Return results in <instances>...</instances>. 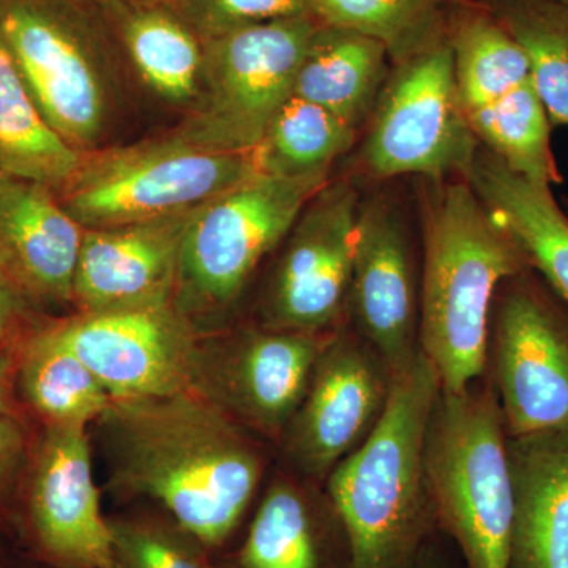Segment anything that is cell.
<instances>
[{
    "label": "cell",
    "mask_w": 568,
    "mask_h": 568,
    "mask_svg": "<svg viewBox=\"0 0 568 568\" xmlns=\"http://www.w3.org/2000/svg\"><path fill=\"white\" fill-rule=\"evenodd\" d=\"M111 484L162 504L204 548L222 545L252 503L263 462L237 420L197 388L112 399L99 418Z\"/></svg>",
    "instance_id": "1"
},
{
    "label": "cell",
    "mask_w": 568,
    "mask_h": 568,
    "mask_svg": "<svg viewBox=\"0 0 568 568\" xmlns=\"http://www.w3.org/2000/svg\"><path fill=\"white\" fill-rule=\"evenodd\" d=\"M422 231L418 347L440 390L459 394L484 375L500 284L529 268L503 223L466 179L418 181Z\"/></svg>",
    "instance_id": "2"
},
{
    "label": "cell",
    "mask_w": 568,
    "mask_h": 568,
    "mask_svg": "<svg viewBox=\"0 0 568 568\" xmlns=\"http://www.w3.org/2000/svg\"><path fill=\"white\" fill-rule=\"evenodd\" d=\"M440 392L420 347L392 373L386 407L361 446L328 474L351 568H405L424 529L425 440Z\"/></svg>",
    "instance_id": "3"
},
{
    "label": "cell",
    "mask_w": 568,
    "mask_h": 568,
    "mask_svg": "<svg viewBox=\"0 0 568 568\" xmlns=\"http://www.w3.org/2000/svg\"><path fill=\"white\" fill-rule=\"evenodd\" d=\"M0 40L51 129L78 152L102 148L126 63L103 0H0Z\"/></svg>",
    "instance_id": "4"
},
{
    "label": "cell",
    "mask_w": 568,
    "mask_h": 568,
    "mask_svg": "<svg viewBox=\"0 0 568 568\" xmlns=\"http://www.w3.org/2000/svg\"><path fill=\"white\" fill-rule=\"evenodd\" d=\"M495 386L439 392L425 440V488L469 568H508L514 484Z\"/></svg>",
    "instance_id": "5"
},
{
    "label": "cell",
    "mask_w": 568,
    "mask_h": 568,
    "mask_svg": "<svg viewBox=\"0 0 568 568\" xmlns=\"http://www.w3.org/2000/svg\"><path fill=\"white\" fill-rule=\"evenodd\" d=\"M254 174L252 153L209 151L170 132L82 153L58 196L82 230H103L194 211Z\"/></svg>",
    "instance_id": "6"
},
{
    "label": "cell",
    "mask_w": 568,
    "mask_h": 568,
    "mask_svg": "<svg viewBox=\"0 0 568 568\" xmlns=\"http://www.w3.org/2000/svg\"><path fill=\"white\" fill-rule=\"evenodd\" d=\"M328 179L254 174L194 212L183 234L174 304L194 325L222 315Z\"/></svg>",
    "instance_id": "7"
},
{
    "label": "cell",
    "mask_w": 568,
    "mask_h": 568,
    "mask_svg": "<svg viewBox=\"0 0 568 568\" xmlns=\"http://www.w3.org/2000/svg\"><path fill=\"white\" fill-rule=\"evenodd\" d=\"M478 142L459 104L447 39L392 65L355 156V182L466 179Z\"/></svg>",
    "instance_id": "8"
},
{
    "label": "cell",
    "mask_w": 568,
    "mask_h": 568,
    "mask_svg": "<svg viewBox=\"0 0 568 568\" xmlns=\"http://www.w3.org/2000/svg\"><path fill=\"white\" fill-rule=\"evenodd\" d=\"M316 26L312 17L291 18L203 41L200 93L175 136L209 151L252 153L293 95Z\"/></svg>",
    "instance_id": "9"
},
{
    "label": "cell",
    "mask_w": 568,
    "mask_h": 568,
    "mask_svg": "<svg viewBox=\"0 0 568 568\" xmlns=\"http://www.w3.org/2000/svg\"><path fill=\"white\" fill-rule=\"evenodd\" d=\"M489 353L507 436L568 433V305L530 267L497 291Z\"/></svg>",
    "instance_id": "10"
},
{
    "label": "cell",
    "mask_w": 568,
    "mask_h": 568,
    "mask_svg": "<svg viewBox=\"0 0 568 568\" xmlns=\"http://www.w3.org/2000/svg\"><path fill=\"white\" fill-rule=\"evenodd\" d=\"M361 203L351 178L328 181L308 201L265 290L264 328L321 335L339 323L349 301Z\"/></svg>",
    "instance_id": "11"
},
{
    "label": "cell",
    "mask_w": 568,
    "mask_h": 568,
    "mask_svg": "<svg viewBox=\"0 0 568 568\" xmlns=\"http://www.w3.org/2000/svg\"><path fill=\"white\" fill-rule=\"evenodd\" d=\"M112 399L149 398L196 387V325L174 301L78 313L52 325Z\"/></svg>",
    "instance_id": "12"
},
{
    "label": "cell",
    "mask_w": 568,
    "mask_h": 568,
    "mask_svg": "<svg viewBox=\"0 0 568 568\" xmlns=\"http://www.w3.org/2000/svg\"><path fill=\"white\" fill-rule=\"evenodd\" d=\"M409 226L405 203L392 190L362 200L347 310L390 373L418 351L420 276Z\"/></svg>",
    "instance_id": "13"
},
{
    "label": "cell",
    "mask_w": 568,
    "mask_h": 568,
    "mask_svg": "<svg viewBox=\"0 0 568 568\" xmlns=\"http://www.w3.org/2000/svg\"><path fill=\"white\" fill-rule=\"evenodd\" d=\"M390 381V369L364 338L332 336L287 425L291 458L312 476H328L375 428Z\"/></svg>",
    "instance_id": "14"
},
{
    "label": "cell",
    "mask_w": 568,
    "mask_h": 568,
    "mask_svg": "<svg viewBox=\"0 0 568 568\" xmlns=\"http://www.w3.org/2000/svg\"><path fill=\"white\" fill-rule=\"evenodd\" d=\"M325 343L321 335L245 332L215 351L201 347L194 388L235 420L267 435L286 432Z\"/></svg>",
    "instance_id": "15"
},
{
    "label": "cell",
    "mask_w": 568,
    "mask_h": 568,
    "mask_svg": "<svg viewBox=\"0 0 568 568\" xmlns=\"http://www.w3.org/2000/svg\"><path fill=\"white\" fill-rule=\"evenodd\" d=\"M29 514L40 548L55 566L115 568L88 426L48 425L33 467Z\"/></svg>",
    "instance_id": "16"
},
{
    "label": "cell",
    "mask_w": 568,
    "mask_h": 568,
    "mask_svg": "<svg viewBox=\"0 0 568 568\" xmlns=\"http://www.w3.org/2000/svg\"><path fill=\"white\" fill-rule=\"evenodd\" d=\"M197 209L84 230L71 304L85 313L174 301L183 234Z\"/></svg>",
    "instance_id": "17"
},
{
    "label": "cell",
    "mask_w": 568,
    "mask_h": 568,
    "mask_svg": "<svg viewBox=\"0 0 568 568\" xmlns=\"http://www.w3.org/2000/svg\"><path fill=\"white\" fill-rule=\"evenodd\" d=\"M82 235L51 186L0 173V272L22 294L69 304Z\"/></svg>",
    "instance_id": "18"
},
{
    "label": "cell",
    "mask_w": 568,
    "mask_h": 568,
    "mask_svg": "<svg viewBox=\"0 0 568 568\" xmlns=\"http://www.w3.org/2000/svg\"><path fill=\"white\" fill-rule=\"evenodd\" d=\"M514 484L508 568H568V433L507 437Z\"/></svg>",
    "instance_id": "19"
},
{
    "label": "cell",
    "mask_w": 568,
    "mask_h": 568,
    "mask_svg": "<svg viewBox=\"0 0 568 568\" xmlns=\"http://www.w3.org/2000/svg\"><path fill=\"white\" fill-rule=\"evenodd\" d=\"M466 181L515 239L529 267L568 305V215L551 186L514 173L480 144Z\"/></svg>",
    "instance_id": "20"
},
{
    "label": "cell",
    "mask_w": 568,
    "mask_h": 568,
    "mask_svg": "<svg viewBox=\"0 0 568 568\" xmlns=\"http://www.w3.org/2000/svg\"><path fill=\"white\" fill-rule=\"evenodd\" d=\"M123 58L149 91L189 110L203 74L204 44L168 0L125 3L103 0Z\"/></svg>",
    "instance_id": "21"
},
{
    "label": "cell",
    "mask_w": 568,
    "mask_h": 568,
    "mask_svg": "<svg viewBox=\"0 0 568 568\" xmlns=\"http://www.w3.org/2000/svg\"><path fill=\"white\" fill-rule=\"evenodd\" d=\"M392 65L379 41L317 22L295 74L293 95L331 111L361 132Z\"/></svg>",
    "instance_id": "22"
},
{
    "label": "cell",
    "mask_w": 568,
    "mask_h": 568,
    "mask_svg": "<svg viewBox=\"0 0 568 568\" xmlns=\"http://www.w3.org/2000/svg\"><path fill=\"white\" fill-rule=\"evenodd\" d=\"M446 39L463 112L496 102L530 80L517 40L478 0H454Z\"/></svg>",
    "instance_id": "23"
},
{
    "label": "cell",
    "mask_w": 568,
    "mask_h": 568,
    "mask_svg": "<svg viewBox=\"0 0 568 568\" xmlns=\"http://www.w3.org/2000/svg\"><path fill=\"white\" fill-rule=\"evenodd\" d=\"M81 162L82 153L41 115L0 40V173L44 183L59 193Z\"/></svg>",
    "instance_id": "24"
},
{
    "label": "cell",
    "mask_w": 568,
    "mask_h": 568,
    "mask_svg": "<svg viewBox=\"0 0 568 568\" xmlns=\"http://www.w3.org/2000/svg\"><path fill=\"white\" fill-rule=\"evenodd\" d=\"M358 134L338 115L291 95L253 149L254 168L271 178L328 179L331 168L353 151Z\"/></svg>",
    "instance_id": "25"
},
{
    "label": "cell",
    "mask_w": 568,
    "mask_h": 568,
    "mask_svg": "<svg viewBox=\"0 0 568 568\" xmlns=\"http://www.w3.org/2000/svg\"><path fill=\"white\" fill-rule=\"evenodd\" d=\"M20 383L29 405L48 425L88 426L99 420L112 403L103 384L54 327L26 342Z\"/></svg>",
    "instance_id": "26"
},
{
    "label": "cell",
    "mask_w": 568,
    "mask_h": 568,
    "mask_svg": "<svg viewBox=\"0 0 568 568\" xmlns=\"http://www.w3.org/2000/svg\"><path fill=\"white\" fill-rule=\"evenodd\" d=\"M465 118L478 144L508 170L541 185L562 183L551 148L552 123L532 81Z\"/></svg>",
    "instance_id": "27"
},
{
    "label": "cell",
    "mask_w": 568,
    "mask_h": 568,
    "mask_svg": "<svg viewBox=\"0 0 568 568\" xmlns=\"http://www.w3.org/2000/svg\"><path fill=\"white\" fill-rule=\"evenodd\" d=\"M517 40L552 126H568V9L552 0H478Z\"/></svg>",
    "instance_id": "28"
},
{
    "label": "cell",
    "mask_w": 568,
    "mask_h": 568,
    "mask_svg": "<svg viewBox=\"0 0 568 568\" xmlns=\"http://www.w3.org/2000/svg\"><path fill=\"white\" fill-rule=\"evenodd\" d=\"M454 0H312L321 24L351 29L386 47L392 63L406 61L446 39Z\"/></svg>",
    "instance_id": "29"
},
{
    "label": "cell",
    "mask_w": 568,
    "mask_h": 568,
    "mask_svg": "<svg viewBox=\"0 0 568 568\" xmlns=\"http://www.w3.org/2000/svg\"><path fill=\"white\" fill-rule=\"evenodd\" d=\"M239 564L242 568H320L308 508L293 485L275 481L268 488Z\"/></svg>",
    "instance_id": "30"
},
{
    "label": "cell",
    "mask_w": 568,
    "mask_h": 568,
    "mask_svg": "<svg viewBox=\"0 0 568 568\" xmlns=\"http://www.w3.org/2000/svg\"><path fill=\"white\" fill-rule=\"evenodd\" d=\"M110 526L115 568H213L203 545L174 521L134 517Z\"/></svg>",
    "instance_id": "31"
},
{
    "label": "cell",
    "mask_w": 568,
    "mask_h": 568,
    "mask_svg": "<svg viewBox=\"0 0 568 568\" xmlns=\"http://www.w3.org/2000/svg\"><path fill=\"white\" fill-rule=\"evenodd\" d=\"M201 41L265 22L312 17V0H168ZM313 18V17H312Z\"/></svg>",
    "instance_id": "32"
},
{
    "label": "cell",
    "mask_w": 568,
    "mask_h": 568,
    "mask_svg": "<svg viewBox=\"0 0 568 568\" xmlns=\"http://www.w3.org/2000/svg\"><path fill=\"white\" fill-rule=\"evenodd\" d=\"M24 444V433L17 417L0 416V495L20 466Z\"/></svg>",
    "instance_id": "33"
},
{
    "label": "cell",
    "mask_w": 568,
    "mask_h": 568,
    "mask_svg": "<svg viewBox=\"0 0 568 568\" xmlns=\"http://www.w3.org/2000/svg\"><path fill=\"white\" fill-rule=\"evenodd\" d=\"M24 316V294L0 272V336L10 335Z\"/></svg>",
    "instance_id": "34"
},
{
    "label": "cell",
    "mask_w": 568,
    "mask_h": 568,
    "mask_svg": "<svg viewBox=\"0 0 568 568\" xmlns=\"http://www.w3.org/2000/svg\"><path fill=\"white\" fill-rule=\"evenodd\" d=\"M0 416L17 417V405L13 398V362L6 353H0Z\"/></svg>",
    "instance_id": "35"
},
{
    "label": "cell",
    "mask_w": 568,
    "mask_h": 568,
    "mask_svg": "<svg viewBox=\"0 0 568 568\" xmlns=\"http://www.w3.org/2000/svg\"><path fill=\"white\" fill-rule=\"evenodd\" d=\"M115 2H125V3H149V2H162V0H115Z\"/></svg>",
    "instance_id": "36"
},
{
    "label": "cell",
    "mask_w": 568,
    "mask_h": 568,
    "mask_svg": "<svg viewBox=\"0 0 568 568\" xmlns=\"http://www.w3.org/2000/svg\"><path fill=\"white\" fill-rule=\"evenodd\" d=\"M420 568H440L437 566L436 562H433V560L426 559L424 560V564H422Z\"/></svg>",
    "instance_id": "37"
},
{
    "label": "cell",
    "mask_w": 568,
    "mask_h": 568,
    "mask_svg": "<svg viewBox=\"0 0 568 568\" xmlns=\"http://www.w3.org/2000/svg\"><path fill=\"white\" fill-rule=\"evenodd\" d=\"M560 205H562L564 211H566L568 215V196H564V201L560 203Z\"/></svg>",
    "instance_id": "38"
},
{
    "label": "cell",
    "mask_w": 568,
    "mask_h": 568,
    "mask_svg": "<svg viewBox=\"0 0 568 568\" xmlns=\"http://www.w3.org/2000/svg\"><path fill=\"white\" fill-rule=\"evenodd\" d=\"M552 2H558L560 6L567 7L568 9V0H552Z\"/></svg>",
    "instance_id": "39"
}]
</instances>
